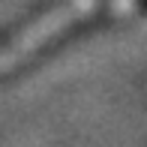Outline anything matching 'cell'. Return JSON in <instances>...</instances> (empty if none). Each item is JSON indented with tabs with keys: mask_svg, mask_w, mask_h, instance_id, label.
Returning a JSON list of instances; mask_svg holds the SVG:
<instances>
[{
	"mask_svg": "<svg viewBox=\"0 0 147 147\" xmlns=\"http://www.w3.org/2000/svg\"><path fill=\"white\" fill-rule=\"evenodd\" d=\"M93 6H96V0H63L51 12L39 15L33 24H27L9 42L0 45V72H12L18 63H24L30 54H36L42 45H48L54 36L69 30L72 24H78L84 15H90Z\"/></svg>",
	"mask_w": 147,
	"mask_h": 147,
	"instance_id": "6da1fadb",
	"label": "cell"
}]
</instances>
